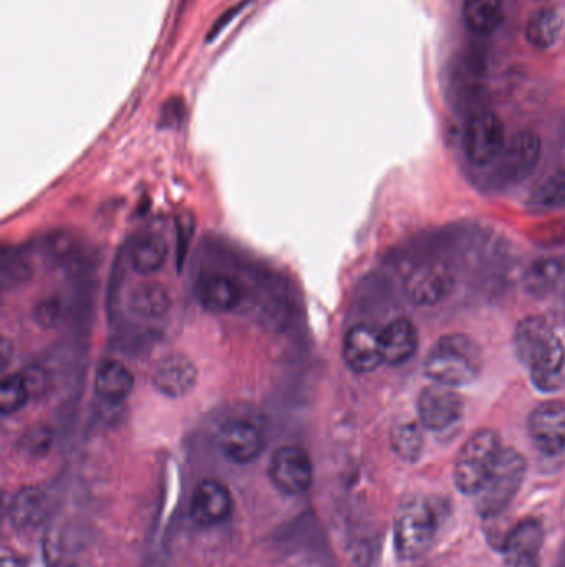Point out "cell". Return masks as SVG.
<instances>
[{
	"mask_svg": "<svg viewBox=\"0 0 565 567\" xmlns=\"http://www.w3.org/2000/svg\"><path fill=\"white\" fill-rule=\"evenodd\" d=\"M484 355L480 343L468 333H444L425 357L423 372L431 383L471 385L483 372Z\"/></svg>",
	"mask_w": 565,
	"mask_h": 567,
	"instance_id": "cell-1",
	"label": "cell"
},
{
	"mask_svg": "<svg viewBox=\"0 0 565 567\" xmlns=\"http://www.w3.org/2000/svg\"><path fill=\"white\" fill-rule=\"evenodd\" d=\"M438 518L423 496H410L395 516L394 542L397 555L407 561L423 558L437 538Z\"/></svg>",
	"mask_w": 565,
	"mask_h": 567,
	"instance_id": "cell-2",
	"label": "cell"
},
{
	"mask_svg": "<svg viewBox=\"0 0 565 567\" xmlns=\"http://www.w3.org/2000/svg\"><path fill=\"white\" fill-rule=\"evenodd\" d=\"M500 435L494 430L481 429L474 432L458 452L454 463V485L463 495L477 496L486 485L500 458Z\"/></svg>",
	"mask_w": 565,
	"mask_h": 567,
	"instance_id": "cell-3",
	"label": "cell"
},
{
	"mask_svg": "<svg viewBox=\"0 0 565 567\" xmlns=\"http://www.w3.org/2000/svg\"><path fill=\"white\" fill-rule=\"evenodd\" d=\"M527 462L516 449L501 450L493 473L477 495V509L483 518L500 516L516 498L526 478Z\"/></svg>",
	"mask_w": 565,
	"mask_h": 567,
	"instance_id": "cell-4",
	"label": "cell"
},
{
	"mask_svg": "<svg viewBox=\"0 0 565 567\" xmlns=\"http://www.w3.org/2000/svg\"><path fill=\"white\" fill-rule=\"evenodd\" d=\"M506 142L504 123L491 110H480L468 120L464 130V152L474 166L496 163Z\"/></svg>",
	"mask_w": 565,
	"mask_h": 567,
	"instance_id": "cell-5",
	"label": "cell"
},
{
	"mask_svg": "<svg viewBox=\"0 0 565 567\" xmlns=\"http://www.w3.org/2000/svg\"><path fill=\"white\" fill-rule=\"evenodd\" d=\"M417 412L423 429L444 432L463 419L464 399L453 386L431 383L418 395Z\"/></svg>",
	"mask_w": 565,
	"mask_h": 567,
	"instance_id": "cell-6",
	"label": "cell"
},
{
	"mask_svg": "<svg viewBox=\"0 0 565 567\" xmlns=\"http://www.w3.org/2000/svg\"><path fill=\"white\" fill-rule=\"evenodd\" d=\"M541 155H543V143L540 135L531 130H521L511 136L500 158L496 159L498 176L510 185L526 182L536 172Z\"/></svg>",
	"mask_w": 565,
	"mask_h": 567,
	"instance_id": "cell-7",
	"label": "cell"
},
{
	"mask_svg": "<svg viewBox=\"0 0 565 567\" xmlns=\"http://www.w3.org/2000/svg\"><path fill=\"white\" fill-rule=\"evenodd\" d=\"M457 286V278L444 261H425L408 275L405 292L411 302L421 307L443 302Z\"/></svg>",
	"mask_w": 565,
	"mask_h": 567,
	"instance_id": "cell-8",
	"label": "cell"
},
{
	"mask_svg": "<svg viewBox=\"0 0 565 567\" xmlns=\"http://www.w3.org/2000/svg\"><path fill=\"white\" fill-rule=\"evenodd\" d=\"M531 442L543 455L557 456L565 452V402L546 400L537 403L527 416Z\"/></svg>",
	"mask_w": 565,
	"mask_h": 567,
	"instance_id": "cell-9",
	"label": "cell"
},
{
	"mask_svg": "<svg viewBox=\"0 0 565 567\" xmlns=\"http://www.w3.org/2000/svg\"><path fill=\"white\" fill-rule=\"evenodd\" d=\"M269 476L285 495H302L308 492L314 480L311 456L301 446H282L272 456Z\"/></svg>",
	"mask_w": 565,
	"mask_h": 567,
	"instance_id": "cell-10",
	"label": "cell"
},
{
	"mask_svg": "<svg viewBox=\"0 0 565 567\" xmlns=\"http://www.w3.org/2000/svg\"><path fill=\"white\" fill-rule=\"evenodd\" d=\"M342 359L345 365L358 375L375 372L384 363L380 329H375L368 323L350 327L342 343Z\"/></svg>",
	"mask_w": 565,
	"mask_h": 567,
	"instance_id": "cell-11",
	"label": "cell"
},
{
	"mask_svg": "<svg viewBox=\"0 0 565 567\" xmlns=\"http://www.w3.org/2000/svg\"><path fill=\"white\" fill-rule=\"evenodd\" d=\"M218 445L229 462L248 465L265 449L264 432L249 420H231L218 433Z\"/></svg>",
	"mask_w": 565,
	"mask_h": 567,
	"instance_id": "cell-12",
	"label": "cell"
},
{
	"mask_svg": "<svg viewBox=\"0 0 565 567\" xmlns=\"http://www.w3.org/2000/svg\"><path fill=\"white\" fill-rule=\"evenodd\" d=\"M198 377V369L189 357L171 353L159 360L156 365L153 372V385L161 395L181 399L195 389Z\"/></svg>",
	"mask_w": 565,
	"mask_h": 567,
	"instance_id": "cell-13",
	"label": "cell"
},
{
	"mask_svg": "<svg viewBox=\"0 0 565 567\" xmlns=\"http://www.w3.org/2000/svg\"><path fill=\"white\" fill-rule=\"evenodd\" d=\"M189 512L192 522L205 528L224 523L232 512V498L228 486L218 480H205L199 483L192 495Z\"/></svg>",
	"mask_w": 565,
	"mask_h": 567,
	"instance_id": "cell-14",
	"label": "cell"
},
{
	"mask_svg": "<svg viewBox=\"0 0 565 567\" xmlns=\"http://www.w3.org/2000/svg\"><path fill=\"white\" fill-rule=\"evenodd\" d=\"M531 380L540 392H559L565 383V343L554 336L530 363Z\"/></svg>",
	"mask_w": 565,
	"mask_h": 567,
	"instance_id": "cell-15",
	"label": "cell"
},
{
	"mask_svg": "<svg viewBox=\"0 0 565 567\" xmlns=\"http://www.w3.org/2000/svg\"><path fill=\"white\" fill-rule=\"evenodd\" d=\"M380 343L384 363L391 367L405 365L417 355L420 346L417 326L408 317H398L380 329Z\"/></svg>",
	"mask_w": 565,
	"mask_h": 567,
	"instance_id": "cell-16",
	"label": "cell"
},
{
	"mask_svg": "<svg viewBox=\"0 0 565 567\" xmlns=\"http://www.w3.org/2000/svg\"><path fill=\"white\" fill-rule=\"evenodd\" d=\"M195 296L202 309L212 313L231 312L241 302V287L221 272L202 275L195 284Z\"/></svg>",
	"mask_w": 565,
	"mask_h": 567,
	"instance_id": "cell-17",
	"label": "cell"
},
{
	"mask_svg": "<svg viewBox=\"0 0 565 567\" xmlns=\"http://www.w3.org/2000/svg\"><path fill=\"white\" fill-rule=\"evenodd\" d=\"M553 323L544 316H527L517 322L513 332V350L524 367H530L534 357L556 336Z\"/></svg>",
	"mask_w": 565,
	"mask_h": 567,
	"instance_id": "cell-18",
	"label": "cell"
},
{
	"mask_svg": "<svg viewBox=\"0 0 565 567\" xmlns=\"http://www.w3.org/2000/svg\"><path fill=\"white\" fill-rule=\"evenodd\" d=\"M168 243L155 233H143L129 246V265L139 276H151L165 266L168 259Z\"/></svg>",
	"mask_w": 565,
	"mask_h": 567,
	"instance_id": "cell-19",
	"label": "cell"
},
{
	"mask_svg": "<svg viewBox=\"0 0 565 567\" xmlns=\"http://www.w3.org/2000/svg\"><path fill=\"white\" fill-rule=\"evenodd\" d=\"M135 377L128 367L116 360H106L96 370L95 392L108 403H119L132 395Z\"/></svg>",
	"mask_w": 565,
	"mask_h": 567,
	"instance_id": "cell-20",
	"label": "cell"
},
{
	"mask_svg": "<svg viewBox=\"0 0 565 567\" xmlns=\"http://www.w3.org/2000/svg\"><path fill=\"white\" fill-rule=\"evenodd\" d=\"M171 293L161 282H142L132 290L128 307L142 319H159L171 309Z\"/></svg>",
	"mask_w": 565,
	"mask_h": 567,
	"instance_id": "cell-21",
	"label": "cell"
},
{
	"mask_svg": "<svg viewBox=\"0 0 565 567\" xmlns=\"http://www.w3.org/2000/svg\"><path fill=\"white\" fill-rule=\"evenodd\" d=\"M564 16L556 9H541L531 17L526 27V39L534 49L550 50L563 39Z\"/></svg>",
	"mask_w": 565,
	"mask_h": 567,
	"instance_id": "cell-22",
	"label": "cell"
},
{
	"mask_svg": "<svg viewBox=\"0 0 565 567\" xmlns=\"http://www.w3.org/2000/svg\"><path fill=\"white\" fill-rule=\"evenodd\" d=\"M544 542V529L540 519L526 518L514 525L503 542L506 558L517 556H540Z\"/></svg>",
	"mask_w": 565,
	"mask_h": 567,
	"instance_id": "cell-23",
	"label": "cell"
},
{
	"mask_svg": "<svg viewBox=\"0 0 565 567\" xmlns=\"http://www.w3.org/2000/svg\"><path fill=\"white\" fill-rule=\"evenodd\" d=\"M463 16L474 33L488 35L503 22V0H464Z\"/></svg>",
	"mask_w": 565,
	"mask_h": 567,
	"instance_id": "cell-24",
	"label": "cell"
},
{
	"mask_svg": "<svg viewBox=\"0 0 565 567\" xmlns=\"http://www.w3.org/2000/svg\"><path fill=\"white\" fill-rule=\"evenodd\" d=\"M564 276L563 261L556 258H540L527 268L524 287L531 296L544 297L553 292Z\"/></svg>",
	"mask_w": 565,
	"mask_h": 567,
	"instance_id": "cell-25",
	"label": "cell"
},
{
	"mask_svg": "<svg viewBox=\"0 0 565 567\" xmlns=\"http://www.w3.org/2000/svg\"><path fill=\"white\" fill-rule=\"evenodd\" d=\"M423 446V425L420 422L404 420L391 429V449L404 462H418Z\"/></svg>",
	"mask_w": 565,
	"mask_h": 567,
	"instance_id": "cell-26",
	"label": "cell"
},
{
	"mask_svg": "<svg viewBox=\"0 0 565 567\" xmlns=\"http://www.w3.org/2000/svg\"><path fill=\"white\" fill-rule=\"evenodd\" d=\"M32 399L22 373H12L2 380L0 385V412L3 416L19 412Z\"/></svg>",
	"mask_w": 565,
	"mask_h": 567,
	"instance_id": "cell-27",
	"label": "cell"
},
{
	"mask_svg": "<svg viewBox=\"0 0 565 567\" xmlns=\"http://www.w3.org/2000/svg\"><path fill=\"white\" fill-rule=\"evenodd\" d=\"M536 208L563 209L565 208V169L554 173L546 182L541 183L540 188L531 198Z\"/></svg>",
	"mask_w": 565,
	"mask_h": 567,
	"instance_id": "cell-28",
	"label": "cell"
},
{
	"mask_svg": "<svg viewBox=\"0 0 565 567\" xmlns=\"http://www.w3.org/2000/svg\"><path fill=\"white\" fill-rule=\"evenodd\" d=\"M20 373H22L23 379H25L32 399L45 392L46 385H49V377H46L45 370H43L42 367H27V369H23Z\"/></svg>",
	"mask_w": 565,
	"mask_h": 567,
	"instance_id": "cell-29",
	"label": "cell"
},
{
	"mask_svg": "<svg viewBox=\"0 0 565 567\" xmlns=\"http://www.w3.org/2000/svg\"><path fill=\"white\" fill-rule=\"evenodd\" d=\"M251 2V0H242L241 3H238V6L232 7V9L226 10L224 13H222L221 17H219L218 20H216L215 25H212V29L209 30L208 42H211V40H215V37L218 35L219 32H221L222 29H224L226 25H228L229 22H231L232 19H234L236 16H238L239 12H241L242 9H244L248 3Z\"/></svg>",
	"mask_w": 565,
	"mask_h": 567,
	"instance_id": "cell-30",
	"label": "cell"
},
{
	"mask_svg": "<svg viewBox=\"0 0 565 567\" xmlns=\"http://www.w3.org/2000/svg\"><path fill=\"white\" fill-rule=\"evenodd\" d=\"M504 567H540L537 556H517V558H506Z\"/></svg>",
	"mask_w": 565,
	"mask_h": 567,
	"instance_id": "cell-31",
	"label": "cell"
},
{
	"mask_svg": "<svg viewBox=\"0 0 565 567\" xmlns=\"http://www.w3.org/2000/svg\"><path fill=\"white\" fill-rule=\"evenodd\" d=\"M2 567H23V566L20 565V563L17 561V559L3 558L2 559Z\"/></svg>",
	"mask_w": 565,
	"mask_h": 567,
	"instance_id": "cell-32",
	"label": "cell"
}]
</instances>
